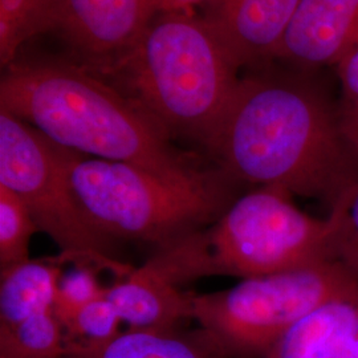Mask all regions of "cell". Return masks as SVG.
I'll list each match as a JSON object with an SVG mask.
<instances>
[{
    "label": "cell",
    "mask_w": 358,
    "mask_h": 358,
    "mask_svg": "<svg viewBox=\"0 0 358 358\" xmlns=\"http://www.w3.org/2000/svg\"><path fill=\"white\" fill-rule=\"evenodd\" d=\"M122 322L138 331H173L192 317V294H183L148 263L106 288Z\"/></svg>",
    "instance_id": "obj_12"
},
{
    "label": "cell",
    "mask_w": 358,
    "mask_h": 358,
    "mask_svg": "<svg viewBox=\"0 0 358 358\" xmlns=\"http://www.w3.org/2000/svg\"><path fill=\"white\" fill-rule=\"evenodd\" d=\"M0 108L76 153L165 178L208 171L177 149L173 136L128 94L76 65L13 62L1 76Z\"/></svg>",
    "instance_id": "obj_2"
},
{
    "label": "cell",
    "mask_w": 358,
    "mask_h": 358,
    "mask_svg": "<svg viewBox=\"0 0 358 358\" xmlns=\"http://www.w3.org/2000/svg\"><path fill=\"white\" fill-rule=\"evenodd\" d=\"M358 51V0H301L278 60L296 68L337 66Z\"/></svg>",
    "instance_id": "obj_9"
},
{
    "label": "cell",
    "mask_w": 358,
    "mask_h": 358,
    "mask_svg": "<svg viewBox=\"0 0 358 358\" xmlns=\"http://www.w3.org/2000/svg\"><path fill=\"white\" fill-rule=\"evenodd\" d=\"M96 273L97 269L90 266H76V268L60 278L53 310L64 329L83 308L106 292V288L97 282Z\"/></svg>",
    "instance_id": "obj_19"
},
{
    "label": "cell",
    "mask_w": 358,
    "mask_h": 358,
    "mask_svg": "<svg viewBox=\"0 0 358 358\" xmlns=\"http://www.w3.org/2000/svg\"><path fill=\"white\" fill-rule=\"evenodd\" d=\"M158 13L169 11H192L198 4L208 3L210 0H154Z\"/></svg>",
    "instance_id": "obj_22"
},
{
    "label": "cell",
    "mask_w": 358,
    "mask_h": 358,
    "mask_svg": "<svg viewBox=\"0 0 358 358\" xmlns=\"http://www.w3.org/2000/svg\"><path fill=\"white\" fill-rule=\"evenodd\" d=\"M266 358H358V287L297 321Z\"/></svg>",
    "instance_id": "obj_11"
},
{
    "label": "cell",
    "mask_w": 358,
    "mask_h": 358,
    "mask_svg": "<svg viewBox=\"0 0 358 358\" xmlns=\"http://www.w3.org/2000/svg\"><path fill=\"white\" fill-rule=\"evenodd\" d=\"M336 222L333 260L358 278V183L329 211Z\"/></svg>",
    "instance_id": "obj_20"
},
{
    "label": "cell",
    "mask_w": 358,
    "mask_h": 358,
    "mask_svg": "<svg viewBox=\"0 0 358 358\" xmlns=\"http://www.w3.org/2000/svg\"><path fill=\"white\" fill-rule=\"evenodd\" d=\"M64 260H27L1 268L0 327H11L53 309Z\"/></svg>",
    "instance_id": "obj_13"
},
{
    "label": "cell",
    "mask_w": 358,
    "mask_h": 358,
    "mask_svg": "<svg viewBox=\"0 0 358 358\" xmlns=\"http://www.w3.org/2000/svg\"><path fill=\"white\" fill-rule=\"evenodd\" d=\"M227 1H230V0H210V1H208V4H210V8H213V7L222 6V4L227 3Z\"/></svg>",
    "instance_id": "obj_23"
},
{
    "label": "cell",
    "mask_w": 358,
    "mask_h": 358,
    "mask_svg": "<svg viewBox=\"0 0 358 358\" xmlns=\"http://www.w3.org/2000/svg\"><path fill=\"white\" fill-rule=\"evenodd\" d=\"M356 287L357 276L344 264L324 260L192 296V317L224 357L266 358L297 321Z\"/></svg>",
    "instance_id": "obj_6"
},
{
    "label": "cell",
    "mask_w": 358,
    "mask_h": 358,
    "mask_svg": "<svg viewBox=\"0 0 358 358\" xmlns=\"http://www.w3.org/2000/svg\"><path fill=\"white\" fill-rule=\"evenodd\" d=\"M68 353L64 327L53 309L0 327V358H65Z\"/></svg>",
    "instance_id": "obj_15"
},
{
    "label": "cell",
    "mask_w": 358,
    "mask_h": 358,
    "mask_svg": "<svg viewBox=\"0 0 358 358\" xmlns=\"http://www.w3.org/2000/svg\"><path fill=\"white\" fill-rule=\"evenodd\" d=\"M202 143L236 183L317 199L329 211L358 183V152L341 130L337 105L303 75L239 78Z\"/></svg>",
    "instance_id": "obj_1"
},
{
    "label": "cell",
    "mask_w": 358,
    "mask_h": 358,
    "mask_svg": "<svg viewBox=\"0 0 358 358\" xmlns=\"http://www.w3.org/2000/svg\"><path fill=\"white\" fill-rule=\"evenodd\" d=\"M301 0H230L206 19L238 68L278 57Z\"/></svg>",
    "instance_id": "obj_10"
},
{
    "label": "cell",
    "mask_w": 358,
    "mask_h": 358,
    "mask_svg": "<svg viewBox=\"0 0 358 358\" xmlns=\"http://www.w3.org/2000/svg\"><path fill=\"white\" fill-rule=\"evenodd\" d=\"M75 154L0 108V185L23 201L38 231L60 247L64 262L109 271L122 280L134 269L115 257L113 238L99 230L80 205L69 179Z\"/></svg>",
    "instance_id": "obj_7"
},
{
    "label": "cell",
    "mask_w": 358,
    "mask_h": 358,
    "mask_svg": "<svg viewBox=\"0 0 358 358\" xmlns=\"http://www.w3.org/2000/svg\"><path fill=\"white\" fill-rule=\"evenodd\" d=\"M157 13L154 0H56L53 31L90 59L110 66Z\"/></svg>",
    "instance_id": "obj_8"
},
{
    "label": "cell",
    "mask_w": 358,
    "mask_h": 358,
    "mask_svg": "<svg viewBox=\"0 0 358 358\" xmlns=\"http://www.w3.org/2000/svg\"><path fill=\"white\" fill-rule=\"evenodd\" d=\"M65 358H227L208 343L177 336L171 331L120 333L103 345L72 353Z\"/></svg>",
    "instance_id": "obj_14"
},
{
    "label": "cell",
    "mask_w": 358,
    "mask_h": 358,
    "mask_svg": "<svg viewBox=\"0 0 358 358\" xmlns=\"http://www.w3.org/2000/svg\"><path fill=\"white\" fill-rule=\"evenodd\" d=\"M56 0H0V62L7 68L29 38L51 32Z\"/></svg>",
    "instance_id": "obj_16"
},
{
    "label": "cell",
    "mask_w": 358,
    "mask_h": 358,
    "mask_svg": "<svg viewBox=\"0 0 358 358\" xmlns=\"http://www.w3.org/2000/svg\"><path fill=\"white\" fill-rule=\"evenodd\" d=\"M69 179L99 230L158 250L215 223L238 198L239 186L217 169L183 180L80 153L71 161Z\"/></svg>",
    "instance_id": "obj_5"
},
{
    "label": "cell",
    "mask_w": 358,
    "mask_h": 358,
    "mask_svg": "<svg viewBox=\"0 0 358 358\" xmlns=\"http://www.w3.org/2000/svg\"><path fill=\"white\" fill-rule=\"evenodd\" d=\"M130 99L174 137L203 142L238 85L239 68L206 17L158 13L115 64ZM112 66V65H110Z\"/></svg>",
    "instance_id": "obj_4"
},
{
    "label": "cell",
    "mask_w": 358,
    "mask_h": 358,
    "mask_svg": "<svg viewBox=\"0 0 358 358\" xmlns=\"http://www.w3.org/2000/svg\"><path fill=\"white\" fill-rule=\"evenodd\" d=\"M336 222L294 205L289 192L256 187L202 230L159 248L148 264L174 285L210 276H266L333 260Z\"/></svg>",
    "instance_id": "obj_3"
},
{
    "label": "cell",
    "mask_w": 358,
    "mask_h": 358,
    "mask_svg": "<svg viewBox=\"0 0 358 358\" xmlns=\"http://www.w3.org/2000/svg\"><path fill=\"white\" fill-rule=\"evenodd\" d=\"M121 322L117 309L106 294L93 300L65 328L68 356L113 340L120 334L118 328Z\"/></svg>",
    "instance_id": "obj_18"
},
{
    "label": "cell",
    "mask_w": 358,
    "mask_h": 358,
    "mask_svg": "<svg viewBox=\"0 0 358 358\" xmlns=\"http://www.w3.org/2000/svg\"><path fill=\"white\" fill-rule=\"evenodd\" d=\"M336 68L341 84L337 105L340 127L346 140L358 152V51L349 55Z\"/></svg>",
    "instance_id": "obj_21"
},
{
    "label": "cell",
    "mask_w": 358,
    "mask_h": 358,
    "mask_svg": "<svg viewBox=\"0 0 358 358\" xmlns=\"http://www.w3.org/2000/svg\"><path fill=\"white\" fill-rule=\"evenodd\" d=\"M38 231L23 201L0 185V266L7 268L29 260V241Z\"/></svg>",
    "instance_id": "obj_17"
}]
</instances>
